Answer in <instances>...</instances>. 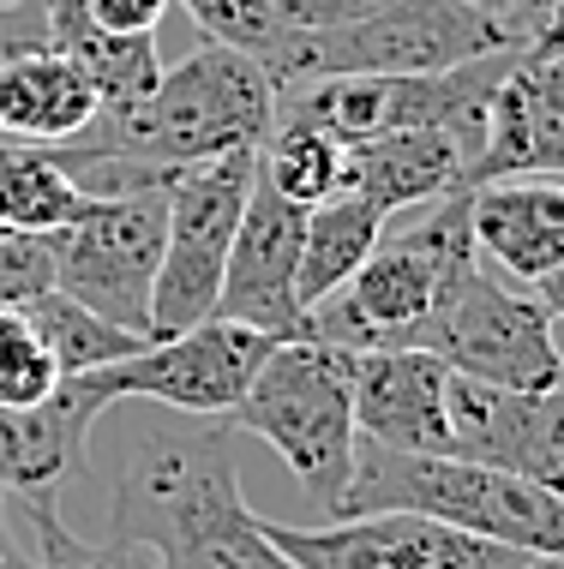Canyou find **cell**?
Returning <instances> with one entry per match:
<instances>
[{
  "instance_id": "8fae6325",
  "label": "cell",
  "mask_w": 564,
  "mask_h": 569,
  "mask_svg": "<svg viewBox=\"0 0 564 569\" xmlns=\"http://www.w3.org/2000/svg\"><path fill=\"white\" fill-rule=\"evenodd\" d=\"M265 533L295 569H535V558L523 551L408 510L337 516L330 528L265 521Z\"/></svg>"
},
{
  "instance_id": "3957f363",
  "label": "cell",
  "mask_w": 564,
  "mask_h": 569,
  "mask_svg": "<svg viewBox=\"0 0 564 569\" xmlns=\"http://www.w3.org/2000/svg\"><path fill=\"white\" fill-rule=\"evenodd\" d=\"M373 510L433 516L445 528L481 533V540L511 546L535 563H564L558 491L463 456H415V450H385V443L355 438V468H348L337 516H373Z\"/></svg>"
},
{
  "instance_id": "ac0fdd59",
  "label": "cell",
  "mask_w": 564,
  "mask_h": 569,
  "mask_svg": "<svg viewBox=\"0 0 564 569\" xmlns=\"http://www.w3.org/2000/svg\"><path fill=\"white\" fill-rule=\"evenodd\" d=\"M343 192H360L367 204L390 210H415L438 204L451 192H468V157L451 132L438 127H403V132H378L348 144L343 162Z\"/></svg>"
},
{
  "instance_id": "44dd1931",
  "label": "cell",
  "mask_w": 564,
  "mask_h": 569,
  "mask_svg": "<svg viewBox=\"0 0 564 569\" xmlns=\"http://www.w3.org/2000/svg\"><path fill=\"white\" fill-rule=\"evenodd\" d=\"M85 204H90V192L42 144L0 138V228L55 234L72 217H85Z\"/></svg>"
},
{
  "instance_id": "4316f807",
  "label": "cell",
  "mask_w": 564,
  "mask_h": 569,
  "mask_svg": "<svg viewBox=\"0 0 564 569\" xmlns=\"http://www.w3.org/2000/svg\"><path fill=\"white\" fill-rule=\"evenodd\" d=\"M55 288V246L49 234L0 228V312H24Z\"/></svg>"
},
{
  "instance_id": "e0dca14e",
  "label": "cell",
  "mask_w": 564,
  "mask_h": 569,
  "mask_svg": "<svg viewBox=\"0 0 564 569\" xmlns=\"http://www.w3.org/2000/svg\"><path fill=\"white\" fill-rule=\"evenodd\" d=\"M468 228H475L481 264L528 288L541 270L564 264V187L558 180L468 187Z\"/></svg>"
},
{
  "instance_id": "d6a6232c",
  "label": "cell",
  "mask_w": 564,
  "mask_h": 569,
  "mask_svg": "<svg viewBox=\"0 0 564 569\" xmlns=\"http://www.w3.org/2000/svg\"><path fill=\"white\" fill-rule=\"evenodd\" d=\"M528 54H564V0H553V7H546V24L535 30Z\"/></svg>"
},
{
  "instance_id": "83f0119b",
  "label": "cell",
  "mask_w": 564,
  "mask_h": 569,
  "mask_svg": "<svg viewBox=\"0 0 564 569\" xmlns=\"http://www.w3.org/2000/svg\"><path fill=\"white\" fill-rule=\"evenodd\" d=\"M42 49H55L42 0H7L0 7V67H12L24 54H42Z\"/></svg>"
},
{
  "instance_id": "d6986e66",
  "label": "cell",
  "mask_w": 564,
  "mask_h": 569,
  "mask_svg": "<svg viewBox=\"0 0 564 569\" xmlns=\"http://www.w3.org/2000/svg\"><path fill=\"white\" fill-rule=\"evenodd\" d=\"M97 120V90L85 67L60 49L24 54L0 67V138L19 144H67Z\"/></svg>"
},
{
  "instance_id": "ffe728a7",
  "label": "cell",
  "mask_w": 564,
  "mask_h": 569,
  "mask_svg": "<svg viewBox=\"0 0 564 569\" xmlns=\"http://www.w3.org/2000/svg\"><path fill=\"white\" fill-rule=\"evenodd\" d=\"M378 240H385V210L367 204L360 192H337L325 204H313L307 234H300V276H295L300 312H313L318 300L337 295L348 276L373 258Z\"/></svg>"
},
{
  "instance_id": "8992f818",
  "label": "cell",
  "mask_w": 564,
  "mask_h": 569,
  "mask_svg": "<svg viewBox=\"0 0 564 569\" xmlns=\"http://www.w3.org/2000/svg\"><path fill=\"white\" fill-rule=\"evenodd\" d=\"M523 49L505 37V24L481 7V0H390L355 24L330 30H288V49L270 67L277 97L288 84L307 79H343V72H451L463 60Z\"/></svg>"
},
{
  "instance_id": "7c38bea8",
  "label": "cell",
  "mask_w": 564,
  "mask_h": 569,
  "mask_svg": "<svg viewBox=\"0 0 564 569\" xmlns=\"http://www.w3.org/2000/svg\"><path fill=\"white\" fill-rule=\"evenodd\" d=\"M300 234H307V210L288 204L277 187L253 180V198L240 210L235 246H228L222 264V288H217V312L228 325L265 330L277 342H295L307 330V312H300L295 276H300Z\"/></svg>"
},
{
  "instance_id": "d4e9b609",
  "label": "cell",
  "mask_w": 564,
  "mask_h": 569,
  "mask_svg": "<svg viewBox=\"0 0 564 569\" xmlns=\"http://www.w3.org/2000/svg\"><path fill=\"white\" fill-rule=\"evenodd\" d=\"M60 390V366L24 312H0V408H37Z\"/></svg>"
},
{
  "instance_id": "4fadbf2b",
  "label": "cell",
  "mask_w": 564,
  "mask_h": 569,
  "mask_svg": "<svg viewBox=\"0 0 564 569\" xmlns=\"http://www.w3.org/2000/svg\"><path fill=\"white\" fill-rule=\"evenodd\" d=\"M451 456L505 468L564 498V383L558 390H493V383L456 378L445 390Z\"/></svg>"
},
{
  "instance_id": "e575fe53",
  "label": "cell",
  "mask_w": 564,
  "mask_h": 569,
  "mask_svg": "<svg viewBox=\"0 0 564 569\" xmlns=\"http://www.w3.org/2000/svg\"><path fill=\"white\" fill-rule=\"evenodd\" d=\"M0 7H7V0H0Z\"/></svg>"
},
{
  "instance_id": "9a60e30c",
  "label": "cell",
  "mask_w": 564,
  "mask_h": 569,
  "mask_svg": "<svg viewBox=\"0 0 564 569\" xmlns=\"http://www.w3.org/2000/svg\"><path fill=\"white\" fill-rule=\"evenodd\" d=\"M564 174V54H516L486 102V138L468 187Z\"/></svg>"
},
{
  "instance_id": "7402d4cb",
  "label": "cell",
  "mask_w": 564,
  "mask_h": 569,
  "mask_svg": "<svg viewBox=\"0 0 564 569\" xmlns=\"http://www.w3.org/2000/svg\"><path fill=\"white\" fill-rule=\"evenodd\" d=\"M343 162H348V144L307 127V120H283V114L270 127V138L258 144V180L277 187L300 210H313V204L343 192Z\"/></svg>"
},
{
  "instance_id": "9c48e42d",
  "label": "cell",
  "mask_w": 564,
  "mask_h": 569,
  "mask_svg": "<svg viewBox=\"0 0 564 569\" xmlns=\"http://www.w3.org/2000/svg\"><path fill=\"white\" fill-rule=\"evenodd\" d=\"M253 180L258 150H222V157L169 174V240H162L157 295H150V342L180 336L217 312L222 264L235 246L240 210L253 198Z\"/></svg>"
},
{
  "instance_id": "ba28073f",
  "label": "cell",
  "mask_w": 564,
  "mask_h": 569,
  "mask_svg": "<svg viewBox=\"0 0 564 569\" xmlns=\"http://www.w3.org/2000/svg\"><path fill=\"white\" fill-rule=\"evenodd\" d=\"M162 240H169V187L90 198L85 217L49 234L55 288L150 342V295H157L162 270Z\"/></svg>"
},
{
  "instance_id": "4dcf8cb0",
  "label": "cell",
  "mask_w": 564,
  "mask_h": 569,
  "mask_svg": "<svg viewBox=\"0 0 564 569\" xmlns=\"http://www.w3.org/2000/svg\"><path fill=\"white\" fill-rule=\"evenodd\" d=\"M528 295L541 300V312H546V318H564V264L541 270L535 282H528Z\"/></svg>"
},
{
  "instance_id": "1f68e13d",
  "label": "cell",
  "mask_w": 564,
  "mask_h": 569,
  "mask_svg": "<svg viewBox=\"0 0 564 569\" xmlns=\"http://www.w3.org/2000/svg\"><path fill=\"white\" fill-rule=\"evenodd\" d=\"M0 569H37V558L19 546V533L7 521V486H0Z\"/></svg>"
},
{
  "instance_id": "603a6c76",
  "label": "cell",
  "mask_w": 564,
  "mask_h": 569,
  "mask_svg": "<svg viewBox=\"0 0 564 569\" xmlns=\"http://www.w3.org/2000/svg\"><path fill=\"white\" fill-rule=\"evenodd\" d=\"M24 318H30V330L49 342L60 378L97 372V366H115V360H127V353L145 348V336H132V330L109 325V318H97L90 306H79L72 295H60V288H49L42 300H30Z\"/></svg>"
},
{
  "instance_id": "7a4b0ae2",
  "label": "cell",
  "mask_w": 564,
  "mask_h": 569,
  "mask_svg": "<svg viewBox=\"0 0 564 569\" xmlns=\"http://www.w3.org/2000/svg\"><path fill=\"white\" fill-rule=\"evenodd\" d=\"M277 127V84L253 54L228 42H198L180 67H162L157 90L127 120H90L67 144H42L49 157L79 174L85 162L127 157L169 180L175 168L210 162L222 150H258Z\"/></svg>"
},
{
  "instance_id": "5bb4252c",
  "label": "cell",
  "mask_w": 564,
  "mask_h": 569,
  "mask_svg": "<svg viewBox=\"0 0 564 569\" xmlns=\"http://www.w3.org/2000/svg\"><path fill=\"white\" fill-rule=\"evenodd\" d=\"M445 390H451V366L426 348H355L348 353L355 438H367V443L415 450V456H451Z\"/></svg>"
},
{
  "instance_id": "2e32d148",
  "label": "cell",
  "mask_w": 564,
  "mask_h": 569,
  "mask_svg": "<svg viewBox=\"0 0 564 569\" xmlns=\"http://www.w3.org/2000/svg\"><path fill=\"white\" fill-rule=\"evenodd\" d=\"M102 413H109V396L90 378H60V390L37 408H0V486L19 498L60 491Z\"/></svg>"
},
{
  "instance_id": "f546056e",
  "label": "cell",
  "mask_w": 564,
  "mask_h": 569,
  "mask_svg": "<svg viewBox=\"0 0 564 569\" xmlns=\"http://www.w3.org/2000/svg\"><path fill=\"white\" fill-rule=\"evenodd\" d=\"M390 7V0H277V12L295 30H330V24H355L367 12Z\"/></svg>"
},
{
  "instance_id": "836d02e7",
  "label": "cell",
  "mask_w": 564,
  "mask_h": 569,
  "mask_svg": "<svg viewBox=\"0 0 564 569\" xmlns=\"http://www.w3.org/2000/svg\"><path fill=\"white\" fill-rule=\"evenodd\" d=\"M535 569H564V563H535Z\"/></svg>"
},
{
  "instance_id": "30bf717a",
  "label": "cell",
  "mask_w": 564,
  "mask_h": 569,
  "mask_svg": "<svg viewBox=\"0 0 564 569\" xmlns=\"http://www.w3.org/2000/svg\"><path fill=\"white\" fill-rule=\"evenodd\" d=\"M277 348V336L228 325V318H205V325L180 330V336H157L139 353L115 366H97L90 378L102 396L115 402H162L175 413H198V420H222L228 408L247 396L253 372L265 366V353Z\"/></svg>"
},
{
  "instance_id": "484cf974",
  "label": "cell",
  "mask_w": 564,
  "mask_h": 569,
  "mask_svg": "<svg viewBox=\"0 0 564 569\" xmlns=\"http://www.w3.org/2000/svg\"><path fill=\"white\" fill-rule=\"evenodd\" d=\"M30 516H37V533H42V551H37V569H157L145 551L120 546V540H79V533L60 521V503L55 491H37L30 498Z\"/></svg>"
},
{
  "instance_id": "52a82bcc",
  "label": "cell",
  "mask_w": 564,
  "mask_h": 569,
  "mask_svg": "<svg viewBox=\"0 0 564 569\" xmlns=\"http://www.w3.org/2000/svg\"><path fill=\"white\" fill-rule=\"evenodd\" d=\"M415 348L438 353L456 378L493 383V390H558L564 353L553 336V318L541 312L535 295L511 288L493 264H468L438 295L415 330Z\"/></svg>"
},
{
  "instance_id": "6da1fadb",
  "label": "cell",
  "mask_w": 564,
  "mask_h": 569,
  "mask_svg": "<svg viewBox=\"0 0 564 569\" xmlns=\"http://www.w3.org/2000/svg\"><path fill=\"white\" fill-rule=\"evenodd\" d=\"M109 540L157 569H295L240 498L235 426L198 413L139 432L109 503Z\"/></svg>"
},
{
  "instance_id": "5b68a950",
  "label": "cell",
  "mask_w": 564,
  "mask_h": 569,
  "mask_svg": "<svg viewBox=\"0 0 564 569\" xmlns=\"http://www.w3.org/2000/svg\"><path fill=\"white\" fill-rule=\"evenodd\" d=\"M235 432L265 438L318 510L337 516L355 468V402H348V353L313 336L277 342L253 372L247 396L222 413Z\"/></svg>"
},
{
  "instance_id": "d590c367",
  "label": "cell",
  "mask_w": 564,
  "mask_h": 569,
  "mask_svg": "<svg viewBox=\"0 0 564 569\" xmlns=\"http://www.w3.org/2000/svg\"><path fill=\"white\" fill-rule=\"evenodd\" d=\"M481 7H486V0H481Z\"/></svg>"
},
{
  "instance_id": "277c9868",
  "label": "cell",
  "mask_w": 564,
  "mask_h": 569,
  "mask_svg": "<svg viewBox=\"0 0 564 569\" xmlns=\"http://www.w3.org/2000/svg\"><path fill=\"white\" fill-rule=\"evenodd\" d=\"M468 264H481L475 252V228H468V192H451L438 204H426V217L403 234L378 240L373 258L360 264L330 300H318L307 312L313 342L330 348H415V330L426 325V312L438 306V295L463 276Z\"/></svg>"
},
{
  "instance_id": "f1b7e54d",
  "label": "cell",
  "mask_w": 564,
  "mask_h": 569,
  "mask_svg": "<svg viewBox=\"0 0 564 569\" xmlns=\"http://www.w3.org/2000/svg\"><path fill=\"white\" fill-rule=\"evenodd\" d=\"M169 7H175V0H85L90 24L115 30V37H150Z\"/></svg>"
},
{
  "instance_id": "cb8c5ba5",
  "label": "cell",
  "mask_w": 564,
  "mask_h": 569,
  "mask_svg": "<svg viewBox=\"0 0 564 569\" xmlns=\"http://www.w3.org/2000/svg\"><path fill=\"white\" fill-rule=\"evenodd\" d=\"M175 7H187L192 24L210 42H228V49L253 54L265 72L277 67V54L288 49V30H295L277 12V0H175Z\"/></svg>"
}]
</instances>
